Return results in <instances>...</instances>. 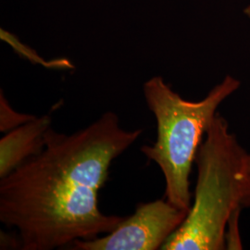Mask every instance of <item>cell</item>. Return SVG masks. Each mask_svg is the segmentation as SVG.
I'll return each instance as SVG.
<instances>
[{
	"label": "cell",
	"mask_w": 250,
	"mask_h": 250,
	"mask_svg": "<svg viewBox=\"0 0 250 250\" xmlns=\"http://www.w3.org/2000/svg\"><path fill=\"white\" fill-rule=\"evenodd\" d=\"M142 133L122 128L112 111L72 134L51 127L43 149L0 179V222L17 232L20 249H61L116 229L125 217L101 212L99 191Z\"/></svg>",
	"instance_id": "obj_1"
},
{
	"label": "cell",
	"mask_w": 250,
	"mask_h": 250,
	"mask_svg": "<svg viewBox=\"0 0 250 250\" xmlns=\"http://www.w3.org/2000/svg\"><path fill=\"white\" fill-rule=\"evenodd\" d=\"M249 156L229 132L227 121L216 115L196 156L194 202L161 250L226 249L228 225L250 207Z\"/></svg>",
	"instance_id": "obj_2"
},
{
	"label": "cell",
	"mask_w": 250,
	"mask_h": 250,
	"mask_svg": "<svg viewBox=\"0 0 250 250\" xmlns=\"http://www.w3.org/2000/svg\"><path fill=\"white\" fill-rule=\"evenodd\" d=\"M239 86V81L227 75L205 99L188 101L161 76L144 83L145 100L157 122V140L140 150L160 167L165 179V197L180 209L188 211L191 207L189 176L203 136L218 107Z\"/></svg>",
	"instance_id": "obj_3"
},
{
	"label": "cell",
	"mask_w": 250,
	"mask_h": 250,
	"mask_svg": "<svg viewBox=\"0 0 250 250\" xmlns=\"http://www.w3.org/2000/svg\"><path fill=\"white\" fill-rule=\"evenodd\" d=\"M188 211L167 199L138 204L134 214L125 217L112 232L87 240H75L72 250H156L185 221Z\"/></svg>",
	"instance_id": "obj_4"
},
{
	"label": "cell",
	"mask_w": 250,
	"mask_h": 250,
	"mask_svg": "<svg viewBox=\"0 0 250 250\" xmlns=\"http://www.w3.org/2000/svg\"><path fill=\"white\" fill-rule=\"evenodd\" d=\"M50 113L19 126L0 140V179L41 151L46 132L51 128Z\"/></svg>",
	"instance_id": "obj_5"
},
{
	"label": "cell",
	"mask_w": 250,
	"mask_h": 250,
	"mask_svg": "<svg viewBox=\"0 0 250 250\" xmlns=\"http://www.w3.org/2000/svg\"><path fill=\"white\" fill-rule=\"evenodd\" d=\"M36 116L33 114L20 113L13 109L9 105V102L3 91L0 92V131L2 133H8L9 131L18 128L19 126L24 125L28 122L36 119Z\"/></svg>",
	"instance_id": "obj_6"
},
{
	"label": "cell",
	"mask_w": 250,
	"mask_h": 250,
	"mask_svg": "<svg viewBox=\"0 0 250 250\" xmlns=\"http://www.w3.org/2000/svg\"><path fill=\"white\" fill-rule=\"evenodd\" d=\"M1 38L5 41H7L9 45H12L14 49L18 52L19 54L24 56L29 61L32 62L39 63L44 65L46 68H63V69H71L73 66L72 63L70 62L67 60H57L53 61L52 62H46L42 58H40L37 54L31 48H29L26 45L21 44L18 39L8 33L7 31L1 30Z\"/></svg>",
	"instance_id": "obj_7"
},
{
	"label": "cell",
	"mask_w": 250,
	"mask_h": 250,
	"mask_svg": "<svg viewBox=\"0 0 250 250\" xmlns=\"http://www.w3.org/2000/svg\"><path fill=\"white\" fill-rule=\"evenodd\" d=\"M244 14L250 20V4L244 9Z\"/></svg>",
	"instance_id": "obj_8"
},
{
	"label": "cell",
	"mask_w": 250,
	"mask_h": 250,
	"mask_svg": "<svg viewBox=\"0 0 250 250\" xmlns=\"http://www.w3.org/2000/svg\"><path fill=\"white\" fill-rule=\"evenodd\" d=\"M249 170H250V155L249 156Z\"/></svg>",
	"instance_id": "obj_9"
}]
</instances>
